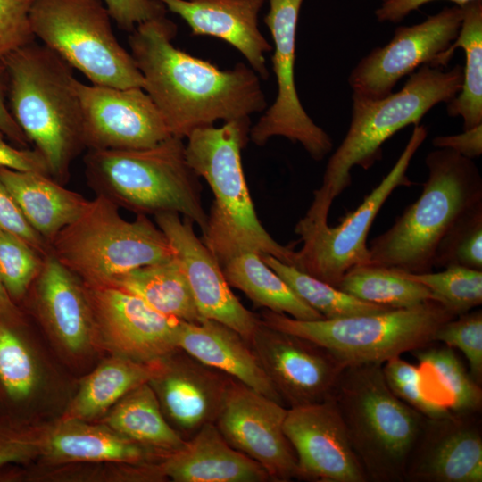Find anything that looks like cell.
<instances>
[{"label": "cell", "mask_w": 482, "mask_h": 482, "mask_svg": "<svg viewBox=\"0 0 482 482\" xmlns=\"http://www.w3.org/2000/svg\"><path fill=\"white\" fill-rule=\"evenodd\" d=\"M177 33L176 23L164 15L138 24L128 37L143 89L172 136L185 138L217 120L250 118L265 110L261 78L250 66L237 62L220 70L177 48L172 43Z\"/></svg>", "instance_id": "obj_1"}, {"label": "cell", "mask_w": 482, "mask_h": 482, "mask_svg": "<svg viewBox=\"0 0 482 482\" xmlns=\"http://www.w3.org/2000/svg\"><path fill=\"white\" fill-rule=\"evenodd\" d=\"M463 68L449 71L422 65L409 75L397 92L370 99L352 95V116L348 130L325 169L320 187L301 220L310 224L328 223L333 201L352 182L351 170L359 166L370 169L382 157V145L408 125L420 124L435 105L449 103L460 92Z\"/></svg>", "instance_id": "obj_2"}, {"label": "cell", "mask_w": 482, "mask_h": 482, "mask_svg": "<svg viewBox=\"0 0 482 482\" xmlns=\"http://www.w3.org/2000/svg\"><path fill=\"white\" fill-rule=\"evenodd\" d=\"M2 61L14 120L44 158L49 175L65 185L72 161L85 148L73 68L35 41Z\"/></svg>", "instance_id": "obj_3"}, {"label": "cell", "mask_w": 482, "mask_h": 482, "mask_svg": "<svg viewBox=\"0 0 482 482\" xmlns=\"http://www.w3.org/2000/svg\"><path fill=\"white\" fill-rule=\"evenodd\" d=\"M250 128V118H245L198 128L187 137V163L206 180L214 196L203 242L219 263L251 250L295 266L296 252L270 237L251 199L241 161Z\"/></svg>", "instance_id": "obj_4"}, {"label": "cell", "mask_w": 482, "mask_h": 482, "mask_svg": "<svg viewBox=\"0 0 482 482\" xmlns=\"http://www.w3.org/2000/svg\"><path fill=\"white\" fill-rule=\"evenodd\" d=\"M425 163L428 178L420 195L371 241L367 265L409 273L432 271L443 237L482 202V178L471 159L436 148L427 154Z\"/></svg>", "instance_id": "obj_5"}, {"label": "cell", "mask_w": 482, "mask_h": 482, "mask_svg": "<svg viewBox=\"0 0 482 482\" xmlns=\"http://www.w3.org/2000/svg\"><path fill=\"white\" fill-rule=\"evenodd\" d=\"M84 164L87 185L96 195L136 215L182 214L205 231L208 214L183 138L171 136L144 149L88 150Z\"/></svg>", "instance_id": "obj_6"}, {"label": "cell", "mask_w": 482, "mask_h": 482, "mask_svg": "<svg viewBox=\"0 0 482 482\" xmlns=\"http://www.w3.org/2000/svg\"><path fill=\"white\" fill-rule=\"evenodd\" d=\"M332 396L368 480L404 482L426 417L391 392L380 364L345 367Z\"/></svg>", "instance_id": "obj_7"}, {"label": "cell", "mask_w": 482, "mask_h": 482, "mask_svg": "<svg viewBox=\"0 0 482 482\" xmlns=\"http://www.w3.org/2000/svg\"><path fill=\"white\" fill-rule=\"evenodd\" d=\"M119 209L96 195L49 244V252L87 286H108L132 270L174 254L164 233L146 215L127 220Z\"/></svg>", "instance_id": "obj_8"}, {"label": "cell", "mask_w": 482, "mask_h": 482, "mask_svg": "<svg viewBox=\"0 0 482 482\" xmlns=\"http://www.w3.org/2000/svg\"><path fill=\"white\" fill-rule=\"evenodd\" d=\"M456 316L435 300L418 305L337 319L302 320L264 310L267 326L310 339L345 367L383 365L387 360L434 343L437 329Z\"/></svg>", "instance_id": "obj_9"}, {"label": "cell", "mask_w": 482, "mask_h": 482, "mask_svg": "<svg viewBox=\"0 0 482 482\" xmlns=\"http://www.w3.org/2000/svg\"><path fill=\"white\" fill-rule=\"evenodd\" d=\"M102 0H33L32 32L91 84L144 87L137 64L114 35Z\"/></svg>", "instance_id": "obj_10"}, {"label": "cell", "mask_w": 482, "mask_h": 482, "mask_svg": "<svg viewBox=\"0 0 482 482\" xmlns=\"http://www.w3.org/2000/svg\"><path fill=\"white\" fill-rule=\"evenodd\" d=\"M427 136L425 126H414L408 143L390 171L338 225L306 224L299 220L295 231L300 236L303 246L296 252L294 267L337 287L349 270L367 265V237L371 225L395 189L413 184L407 176V170Z\"/></svg>", "instance_id": "obj_11"}, {"label": "cell", "mask_w": 482, "mask_h": 482, "mask_svg": "<svg viewBox=\"0 0 482 482\" xmlns=\"http://www.w3.org/2000/svg\"><path fill=\"white\" fill-rule=\"evenodd\" d=\"M268 2L269 10L263 21L274 43L271 61L277 96L250 128L249 137L257 145H263L273 137H284L300 143L312 159L320 161L331 151L332 139L307 114L295 83L296 29L303 0Z\"/></svg>", "instance_id": "obj_12"}, {"label": "cell", "mask_w": 482, "mask_h": 482, "mask_svg": "<svg viewBox=\"0 0 482 482\" xmlns=\"http://www.w3.org/2000/svg\"><path fill=\"white\" fill-rule=\"evenodd\" d=\"M21 308L37 320L69 363L80 366L101 352L84 284L50 252Z\"/></svg>", "instance_id": "obj_13"}, {"label": "cell", "mask_w": 482, "mask_h": 482, "mask_svg": "<svg viewBox=\"0 0 482 482\" xmlns=\"http://www.w3.org/2000/svg\"><path fill=\"white\" fill-rule=\"evenodd\" d=\"M461 21V8L453 5L418 24L397 27L386 45L372 49L351 71L348 84L353 94L379 99L420 66L435 68L437 58L456 39Z\"/></svg>", "instance_id": "obj_14"}, {"label": "cell", "mask_w": 482, "mask_h": 482, "mask_svg": "<svg viewBox=\"0 0 482 482\" xmlns=\"http://www.w3.org/2000/svg\"><path fill=\"white\" fill-rule=\"evenodd\" d=\"M75 88L82 114V139L88 150H135L171 137L157 106L142 87L85 84Z\"/></svg>", "instance_id": "obj_15"}, {"label": "cell", "mask_w": 482, "mask_h": 482, "mask_svg": "<svg viewBox=\"0 0 482 482\" xmlns=\"http://www.w3.org/2000/svg\"><path fill=\"white\" fill-rule=\"evenodd\" d=\"M61 384L38 351L29 327L0 321V427L21 428L48 422L61 403Z\"/></svg>", "instance_id": "obj_16"}, {"label": "cell", "mask_w": 482, "mask_h": 482, "mask_svg": "<svg viewBox=\"0 0 482 482\" xmlns=\"http://www.w3.org/2000/svg\"><path fill=\"white\" fill-rule=\"evenodd\" d=\"M287 408L231 378L215 425L234 449L258 462L271 481L298 479L295 453L284 432Z\"/></svg>", "instance_id": "obj_17"}, {"label": "cell", "mask_w": 482, "mask_h": 482, "mask_svg": "<svg viewBox=\"0 0 482 482\" xmlns=\"http://www.w3.org/2000/svg\"><path fill=\"white\" fill-rule=\"evenodd\" d=\"M101 351L137 362L164 358L178 347L179 320L112 286H87Z\"/></svg>", "instance_id": "obj_18"}, {"label": "cell", "mask_w": 482, "mask_h": 482, "mask_svg": "<svg viewBox=\"0 0 482 482\" xmlns=\"http://www.w3.org/2000/svg\"><path fill=\"white\" fill-rule=\"evenodd\" d=\"M250 344L289 408L320 403L332 395L345 369L322 345L262 320Z\"/></svg>", "instance_id": "obj_19"}, {"label": "cell", "mask_w": 482, "mask_h": 482, "mask_svg": "<svg viewBox=\"0 0 482 482\" xmlns=\"http://www.w3.org/2000/svg\"><path fill=\"white\" fill-rule=\"evenodd\" d=\"M284 432L297 458L298 479L368 482L332 395L287 409Z\"/></svg>", "instance_id": "obj_20"}, {"label": "cell", "mask_w": 482, "mask_h": 482, "mask_svg": "<svg viewBox=\"0 0 482 482\" xmlns=\"http://www.w3.org/2000/svg\"><path fill=\"white\" fill-rule=\"evenodd\" d=\"M154 221L185 273L201 317L229 327L250 343L261 319L232 293L218 260L196 237L194 222L176 212L155 214Z\"/></svg>", "instance_id": "obj_21"}, {"label": "cell", "mask_w": 482, "mask_h": 482, "mask_svg": "<svg viewBox=\"0 0 482 482\" xmlns=\"http://www.w3.org/2000/svg\"><path fill=\"white\" fill-rule=\"evenodd\" d=\"M480 413L426 418L404 468V482H481Z\"/></svg>", "instance_id": "obj_22"}, {"label": "cell", "mask_w": 482, "mask_h": 482, "mask_svg": "<svg viewBox=\"0 0 482 482\" xmlns=\"http://www.w3.org/2000/svg\"><path fill=\"white\" fill-rule=\"evenodd\" d=\"M231 378L177 348L163 358L162 370L148 383L169 424L187 441L215 423Z\"/></svg>", "instance_id": "obj_23"}, {"label": "cell", "mask_w": 482, "mask_h": 482, "mask_svg": "<svg viewBox=\"0 0 482 482\" xmlns=\"http://www.w3.org/2000/svg\"><path fill=\"white\" fill-rule=\"evenodd\" d=\"M165 457L99 421L57 418L43 424L39 466L155 463Z\"/></svg>", "instance_id": "obj_24"}, {"label": "cell", "mask_w": 482, "mask_h": 482, "mask_svg": "<svg viewBox=\"0 0 482 482\" xmlns=\"http://www.w3.org/2000/svg\"><path fill=\"white\" fill-rule=\"evenodd\" d=\"M179 16L192 36H211L235 47L249 66L266 80L265 54L273 46L259 29L258 16L267 0H159Z\"/></svg>", "instance_id": "obj_25"}, {"label": "cell", "mask_w": 482, "mask_h": 482, "mask_svg": "<svg viewBox=\"0 0 482 482\" xmlns=\"http://www.w3.org/2000/svg\"><path fill=\"white\" fill-rule=\"evenodd\" d=\"M178 347L284 405L252 345L229 327L208 319L180 320Z\"/></svg>", "instance_id": "obj_26"}, {"label": "cell", "mask_w": 482, "mask_h": 482, "mask_svg": "<svg viewBox=\"0 0 482 482\" xmlns=\"http://www.w3.org/2000/svg\"><path fill=\"white\" fill-rule=\"evenodd\" d=\"M160 465L175 482L271 481L263 467L229 445L214 423L203 427Z\"/></svg>", "instance_id": "obj_27"}, {"label": "cell", "mask_w": 482, "mask_h": 482, "mask_svg": "<svg viewBox=\"0 0 482 482\" xmlns=\"http://www.w3.org/2000/svg\"><path fill=\"white\" fill-rule=\"evenodd\" d=\"M0 179L29 224L48 245L83 212L89 201L44 173L0 167Z\"/></svg>", "instance_id": "obj_28"}, {"label": "cell", "mask_w": 482, "mask_h": 482, "mask_svg": "<svg viewBox=\"0 0 482 482\" xmlns=\"http://www.w3.org/2000/svg\"><path fill=\"white\" fill-rule=\"evenodd\" d=\"M162 366L163 358L144 362L110 354L80 380L59 418L99 420L126 394L157 376Z\"/></svg>", "instance_id": "obj_29"}, {"label": "cell", "mask_w": 482, "mask_h": 482, "mask_svg": "<svg viewBox=\"0 0 482 482\" xmlns=\"http://www.w3.org/2000/svg\"><path fill=\"white\" fill-rule=\"evenodd\" d=\"M220 265L228 284L241 290L255 306L302 320L324 319L263 262L260 253L241 251Z\"/></svg>", "instance_id": "obj_30"}, {"label": "cell", "mask_w": 482, "mask_h": 482, "mask_svg": "<svg viewBox=\"0 0 482 482\" xmlns=\"http://www.w3.org/2000/svg\"><path fill=\"white\" fill-rule=\"evenodd\" d=\"M108 286L139 297L166 316L187 322L204 320L197 310L185 273L174 255L132 270Z\"/></svg>", "instance_id": "obj_31"}, {"label": "cell", "mask_w": 482, "mask_h": 482, "mask_svg": "<svg viewBox=\"0 0 482 482\" xmlns=\"http://www.w3.org/2000/svg\"><path fill=\"white\" fill-rule=\"evenodd\" d=\"M97 421L166 456L186 443L165 419L148 382L126 394Z\"/></svg>", "instance_id": "obj_32"}, {"label": "cell", "mask_w": 482, "mask_h": 482, "mask_svg": "<svg viewBox=\"0 0 482 482\" xmlns=\"http://www.w3.org/2000/svg\"><path fill=\"white\" fill-rule=\"evenodd\" d=\"M435 343V342H434ZM431 343L412 353L419 362L427 396L458 414L481 413L482 389L453 348Z\"/></svg>", "instance_id": "obj_33"}, {"label": "cell", "mask_w": 482, "mask_h": 482, "mask_svg": "<svg viewBox=\"0 0 482 482\" xmlns=\"http://www.w3.org/2000/svg\"><path fill=\"white\" fill-rule=\"evenodd\" d=\"M462 21L456 39L436 60L435 68L446 67L457 47L465 53L460 92L447 103V114L461 116L463 130L482 124V0L461 7Z\"/></svg>", "instance_id": "obj_34"}, {"label": "cell", "mask_w": 482, "mask_h": 482, "mask_svg": "<svg viewBox=\"0 0 482 482\" xmlns=\"http://www.w3.org/2000/svg\"><path fill=\"white\" fill-rule=\"evenodd\" d=\"M336 287L361 301L391 309L409 308L433 300L422 284L396 270L372 265L352 268Z\"/></svg>", "instance_id": "obj_35"}, {"label": "cell", "mask_w": 482, "mask_h": 482, "mask_svg": "<svg viewBox=\"0 0 482 482\" xmlns=\"http://www.w3.org/2000/svg\"><path fill=\"white\" fill-rule=\"evenodd\" d=\"M261 256L303 301L320 313L324 319L369 314L391 309L361 301L271 255L262 253Z\"/></svg>", "instance_id": "obj_36"}, {"label": "cell", "mask_w": 482, "mask_h": 482, "mask_svg": "<svg viewBox=\"0 0 482 482\" xmlns=\"http://www.w3.org/2000/svg\"><path fill=\"white\" fill-rule=\"evenodd\" d=\"M398 271L425 286L432 294L433 300L455 316L468 312L482 303V270L453 265L438 272Z\"/></svg>", "instance_id": "obj_37"}, {"label": "cell", "mask_w": 482, "mask_h": 482, "mask_svg": "<svg viewBox=\"0 0 482 482\" xmlns=\"http://www.w3.org/2000/svg\"><path fill=\"white\" fill-rule=\"evenodd\" d=\"M453 265L482 270V202L463 214L437 246L434 268Z\"/></svg>", "instance_id": "obj_38"}, {"label": "cell", "mask_w": 482, "mask_h": 482, "mask_svg": "<svg viewBox=\"0 0 482 482\" xmlns=\"http://www.w3.org/2000/svg\"><path fill=\"white\" fill-rule=\"evenodd\" d=\"M44 256L18 237L0 229V278L11 299L21 306L38 276Z\"/></svg>", "instance_id": "obj_39"}, {"label": "cell", "mask_w": 482, "mask_h": 482, "mask_svg": "<svg viewBox=\"0 0 482 482\" xmlns=\"http://www.w3.org/2000/svg\"><path fill=\"white\" fill-rule=\"evenodd\" d=\"M382 365L386 383L401 401L429 419L448 416L452 412L445 406L429 399L425 394L418 366L395 356Z\"/></svg>", "instance_id": "obj_40"}, {"label": "cell", "mask_w": 482, "mask_h": 482, "mask_svg": "<svg viewBox=\"0 0 482 482\" xmlns=\"http://www.w3.org/2000/svg\"><path fill=\"white\" fill-rule=\"evenodd\" d=\"M434 342L459 349L466 357L470 374L482 386V311L471 310L444 323Z\"/></svg>", "instance_id": "obj_41"}, {"label": "cell", "mask_w": 482, "mask_h": 482, "mask_svg": "<svg viewBox=\"0 0 482 482\" xmlns=\"http://www.w3.org/2000/svg\"><path fill=\"white\" fill-rule=\"evenodd\" d=\"M33 0H0V60L35 41L29 21Z\"/></svg>", "instance_id": "obj_42"}, {"label": "cell", "mask_w": 482, "mask_h": 482, "mask_svg": "<svg viewBox=\"0 0 482 482\" xmlns=\"http://www.w3.org/2000/svg\"><path fill=\"white\" fill-rule=\"evenodd\" d=\"M43 424L21 428L0 427V469L29 465L40 456Z\"/></svg>", "instance_id": "obj_43"}, {"label": "cell", "mask_w": 482, "mask_h": 482, "mask_svg": "<svg viewBox=\"0 0 482 482\" xmlns=\"http://www.w3.org/2000/svg\"><path fill=\"white\" fill-rule=\"evenodd\" d=\"M0 229L18 237L42 256H45L49 252V245L29 224L17 203L1 179Z\"/></svg>", "instance_id": "obj_44"}, {"label": "cell", "mask_w": 482, "mask_h": 482, "mask_svg": "<svg viewBox=\"0 0 482 482\" xmlns=\"http://www.w3.org/2000/svg\"><path fill=\"white\" fill-rule=\"evenodd\" d=\"M117 26L130 33L146 21L164 16L167 9L159 0H102Z\"/></svg>", "instance_id": "obj_45"}, {"label": "cell", "mask_w": 482, "mask_h": 482, "mask_svg": "<svg viewBox=\"0 0 482 482\" xmlns=\"http://www.w3.org/2000/svg\"><path fill=\"white\" fill-rule=\"evenodd\" d=\"M0 167L49 175L44 158L35 148L13 146L5 140V136L1 131Z\"/></svg>", "instance_id": "obj_46"}, {"label": "cell", "mask_w": 482, "mask_h": 482, "mask_svg": "<svg viewBox=\"0 0 482 482\" xmlns=\"http://www.w3.org/2000/svg\"><path fill=\"white\" fill-rule=\"evenodd\" d=\"M432 144L436 148L451 149L472 160L482 154V124L460 134L437 136L432 139Z\"/></svg>", "instance_id": "obj_47"}, {"label": "cell", "mask_w": 482, "mask_h": 482, "mask_svg": "<svg viewBox=\"0 0 482 482\" xmlns=\"http://www.w3.org/2000/svg\"><path fill=\"white\" fill-rule=\"evenodd\" d=\"M6 97L7 73L3 61L0 60V131L19 147L29 148L30 143L14 120L6 103Z\"/></svg>", "instance_id": "obj_48"}, {"label": "cell", "mask_w": 482, "mask_h": 482, "mask_svg": "<svg viewBox=\"0 0 482 482\" xmlns=\"http://www.w3.org/2000/svg\"><path fill=\"white\" fill-rule=\"evenodd\" d=\"M435 0H385L376 9L375 15L379 22H400L411 12ZM460 7L476 0H448Z\"/></svg>", "instance_id": "obj_49"}, {"label": "cell", "mask_w": 482, "mask_h": 482, "mask_svg": "<svg viewBox=\"0 0 482 482\" xmlns=\"http://www.w3.org/2000/svg\"><path fill=\"white\" fill-rule=\"evenodd\" d=\"M0 321L13 327H29L28 315L8 295L0 278Z\"/></svg>", "instance_id": "obj_50"}, {"label": "cell", "mask_w": 482, "mask_h": 482, "mask_svg": "<svg viewBox=\"0 0 482 482\" xmlns=\"http://www.w3.org/2000/svg\"><path fill=\"white\" fill-rule=\"evenodd\" d=\"M382 1H385V0H382Z\"/></svg>", "instance_id": "obj_51"}]
</instances>
